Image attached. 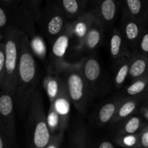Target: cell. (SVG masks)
<instances>
[{
	"mask_svg": "<svg viewBox=\"0 0 148 148\" xmlns=\"http://www.w3.org/2000/svg\"><path fill=\"white\" fill-rule=\"evenodd\" d=\"M24 32L10 27L1 33V40L4 44L6 56V74L4 80L0 85L1 91L15 95L17 74L20 56V45Z\"/></svg>",
	"mask_w": 148,
	"mask_h": 148,
	"instance_id": "cell-3",
	"label": "cell"
},
{
	"mask_svg": "<svg viewBox=\"0 0 148 148\" xmlns=\"http://www.w3.org/2000/svg\"><path fill=\"white\" fill-rule=\"evenodd\" d=\"M128 48L122 33L114 30L109 42L110 54L111 58L116 62L124 57L130 58L132 53L129 51Z\"/></svg>",
	"mask_w": 148,
	"mask_h": 148,
	"instance_id": "cell-17",
	"label": "cell"
},
{
	"mask_svg": "<svg viewBox=\"0 0 148 148\" xmlns=\"http://www.w3.org/2000/svg\"><path fill=\"white\" fill-rule=\"evenodd\" d=\"M62 75L65 80L71 103L78 111L84 114L91 94L82 74L81 62L67 63Z\"/></svg>",
	"mask_w": 148,
	"mask_h": 148,
	"instance_id": "cell-4",
	"label": "cell"
},
{
	"mask_svg": "<svg viewBox=\"0 0 148 148\" xmlns=\"http://www.w3.org/2000/svg\"><path fill=\"white\" fill-rule=\"evenodd\" d=\"M148 95V77L137 79L124 88V96L141 98L144 101Z\"/></svg>",
	"mask_w": 148,
	"mask_h": 148,
	"instance_id": "cell-23",
	"label": "cell"
},
{
	"mask_svg": "<svg viewBox=\"0 0 148 148\" xmlns=\"http://www.w3.org/2000/svg\"><path fill=\"white\" fill-rule=\"evenodd\" d=\"M14 97L9 92L1 91L0 96V127L13 142L15 140Z\"/></svg>",
	"mask_w": 148,
	"mask_h": 148,
	"instance_id": "cell-7",
	"label": "cell"
},
{
	"mask_svg": "<svg viewBox=\"0 0 148 148\" xmlns=\"http://www.w3.org/2000/svg\"><path fill=\"white\" fill-rule=\"evenodd\" d=\"M26 116L29 148H46L52 134L45 113L43 97L38 89L36 90L32 98Z\"/></svg>",
	"mask_w": 148,
	"mask_h": 148,
	"instance_id": "cell-2",
	"label": "cell"
},
{
	"mask_svg": "<svg viewBox=\"0 0 148 148\" xmlns=\"http://www.w3.org/2000/svg\"><path fill=\"white\" fill-rule=\"evenodd\" d=\"M95 18V13L93 10H91L84 12L75 21L72 22L73 27L72 40H75V48L82 43Z\"/></svg>",
	"mask_w": 148,
	"mask_h": 148,
	"instance_id": "cell-14",
	"label": "cell"
},
{
	"mask_svg": "<svg viewBox=\"0 0 148 148\" xmlns=\"http://www.w3.org/2000/svg\"><path fill=\"white\" fill-rule=\"evenodd\" d=\"M139 112L148 122V105L143 103L142 104L140 108V110H139Z\"/></svg>",
	"mask_w": 148,
	"mask_h": 148,
	"instance_id": "cell-32",
	"label": "cell"
},
{
	"mask_svg": "<svg viewBox=\"0 0 148 148\" xmlns=\"http://www.w3.org/2000/svg\"><path fill=\"white\" fill-rule=\"evenodd\" d=\"M103 30L104 26L96 17L82 43L75 48V51L79 53L93 51L102 41Z\"/></svg>",
	"mask_w": 148,
	"mask_h": 148,
	"instance_id": "cell-10",
	"label": "cell"
},
{
	"mask_svg": "<svg viewBox=\"0 0 148 148\" xmlns=\"http://www.w3.org/2000/svg\"><path fill=\"white\" fill-rule=\"evenodd\" d=\"M38 69L29 37L24 32L20 45V56L17 74L14 103L22 119L27 115L32 98L36 91Z\"/></svg>",
	"mask_w": 148,
	"mask_h": 148,
	"instance_id": "cell-1",
	"label": "cell"
},
{
	"mask_svg": "<svg viewBox=\"0 0 148 148\" xmlns=\"http://www.w3.org/2000/svg\"><path fill=\"white\" fill-rule=\"evenodd\" d=\"M82 72L85 81L88 83L91 96L98 86L101 77V67L100 62L94 56L85 58L82 60Z\"/></svg>",
	"mask_w": 148,
	"mask_h": 148,
	"instance_id": "cell-9",
	"label": "cell"
},
{
	"mask_svg": "<svg viewBox=\"0 0 148 148\" xmlns=\"http://www.w3.org/2000/svg\"><path fill=\"white\" fill-rule=\"evenodd\" d=\"M64 137V132L53 134L46 148H61Z\"/></svg>",
	"mask_w": 148,
	"mask_h": 148,
	"instance_id": "cell-29",
	"label": "cell"
},
{
	"mask_svg": "<svg viewBox=\"0 0 148 148\" xmlns=\"http://www.w3.org/2000/svg\"><path fill=\"white\" fill-rule=\"evenodd\" d=\"M47 121L52 135L64 132L68 127L69 117L61 115L52 106H49Z\"/></svg>",
	"mask_w": 148,
	"mask_h": 148,
	"instance_id": "cell-22",
	"label": "cell"
},
{
	"mask_svg": "<svg viewBox=\"0 0 148 148\" xmlns=\"http://www.w3.org/2000/svg\"><path fill=\"white\" fill-rule=\"evenodd\" d=\"M69 143L70 148H90L89 132L82 120L74 122Z\"/></svg>",
	"mask_w": 148,
	"mask_h": 148,
	"instance_id": "cell-15",
	"label": "cell"
},
{
	"mask_svg": "<svg viewBox=\"0 0 148 148\" xmlns=\"http://www.w3.org/2000/svg\"><path fill=\"white\" fill-rule=\"evenodd\" d=\"M72 38L73 27L71 22L66 24L63 31L52 43L49 73L53 75H62L64 69L67 64V62H65L64 58Z\"/></svg>",
	"mask_w": 148,
	"mask_h": 148,
	"instance_id": "cell-5",
	"label": "cell"
},
{
	"mask_svg": "<svg viewBox=\"0 0 148 148\" xmlns=\"http://www.w3.org/2000/svg\"><path fill=\"white\" fill-rule=\"evenodd\" d=\"M124 96L116 97L114 99L104 103L98 110L97 114V123L101 126L112 124L120 103Z\"/></svg>",
	"mask_w": 148,
	"mask_h": 148,
	"instance_id": "cell-20",
	"label": "cell"
},
{
	"mask_svg": "<svg viewBox=\"0 0 148 148\" xmlns=\"http://www.w3.org/2000/svg\"><path fill=\"white\" fill-rule=\"evenodd\" d=\"M114 141L117 145L124 148H139L140 133L136 134H116Z\"/></svg>",
	"mask_w": 148,
	"mask_h": 148,
	"instance_id": "cell-25",
	"label": "cell"
},
{
	"mask_svg": "<svg viewBox=\"0 0 148 148\" xmlns=\"http://www.w3.org/2000/svg\"><path fill=\"white\" fill-rule=\"evenodd\" d=\"M148 124L141 114H134L117 124L116 134H136Z\"/></svg>",
	"mask_w": 148,
	"mask_h": 148,
	"instance_id": "cell-19",
	"label": "cell"
},
{
	"mask_svg": "<svg viewBox=\"0 0 148 148\" xmlns=\"http://www.w3.org/2000/svg\"><path fill=\"white\" fill-rule=\"evenodd\" d=\"M97 148H115L114 144L108 140H103L99 143Z\"/></svg>",
	"mask_w": 148,
	"mask_h": 148,
	"instance_id": "cell-33",
	"label": "cell"
},
{
	"mask_svg": "<svg viewBox=\"0 0 148 148\" xmlns=\"http://www.w3.org/2000/svg\"><path fill=\"white\" fill-rule=\"evenodd\" d=\"M6 74V56L4 44L1 42L0 45V85L3 83Z\"/></svg>",
	"mask_w": 148,
	"mask_h": 148,
	"instance_id": "cell-26",
	"label": "cell"
},
{
	"mask_svg": "<svg viewBox=\"0 0 148 148\" xmlns=\"http://www.w3.org/2000/svg\"><path fill=\"white\" fill-rule=\"evenodd\" d=\"M14 142L7 135L6 132L0 127V148H12Z\"/></svg>",
	"mask_w": 148,
	"mask_h": 148,
	"instance_id": "cell-27",
	"label": "cell"
},
{
	"mask_svg": "<svg viewBox=\"0 0 148 148\" xmlns=\"http://www.w3.org/2000/svg\"><path fill=\"white\" fill-rule=\"evenodd\" d=\"M123 14L146 26L148 24V0H127L123 5Z\"/></svg>",
	"mask_w": 148,
	"mask_h": 148,
	"instance_id": "cell-11",
	"label": "cell"
},
{
	"mask_svg": "<svg viewBox=\"0 0 148 148\" xmlns=\"http://www.w3.org/2000/svg\"><path fill=\"white\" fill-rule=\"evenodd\" d=\"M137 51L143 54L148 56V31L145 32L143 34L141 40H140V44L137 48Z\"/></svg>",
	"mask_w": 148,
	"mask_h": 148,
	"instance_id": "cell-30",
	"label": "cell"
},
{
	"mask_svg": "<svg viewBox=\"0 0 148 148\" xmlns=\"http://www.w3.org/2000/svg\"><path fill=\"white\" fill-rule=\"evenodd\" d=\"M121 26V33L128 47L137 49L143 34L147 31L146 26L132 20L125 14H123Z\"/></svg>",
	"mask_w": 148,
	"mask_h": 148,
	"instance_id": "cell-8",
	"label": "cell"
},
{
	"mask_svg": "<svg viewBox=\"0 0 148 148\" xmlns=\"http://www.w3.org/2000/svg\"><path fill=\"white\" fill-rule=\"evenodd\" d=\"M139 148H148V124L140 132Z\"/></svg>",
	"mask_w": 148,
	"mask_h": 148,
	"instance_id": "cell-31",
	"label": "cell"
},
{
	"mask_svg": "<svg viewBox=\"0 0 148 148\" xmlns=\"http://www.w3.org/2000/svg\"><path fill=\"white\" fill-rule=\"evenodd\" d=\"M39 21L42 25L43 33L52 41L55 40L69 22L62 9L57 5L56 1L49 2L42 12Z\"/></svg>",
	"mask_w": 148,
	"mask_h": 148,
	"instance_id": "cell-6",
	"label": "cell"
},
{
	"mask_svg": "<svg viewBox=\"0 0 148 148\" xmlns=\"http://www.w3.org/2000/svg\"><path fill=\"white\" fill-rule=\"evenodd\" d=\"M56 2L64 12L67 20L72 22L85 12V9L88 4L85 0H62Z\"/></svg>",
	"mask_w": 148,
	"mask_h": 148,
	"instance_id": "cell-21",
	"label": "cell"
},
{
	"mask_svg": "<svg viewBox=\"0 0 148 148\" xmlns=\"http://www.w3.org/2000/svg\"><path fill=\"white\" fill-rule=\"evenodd\" d=\"M130 58L124 57L116 62V66L114 76V82L116 88H121L127 80V77H129Z\"/></svg>",
	"mask_w": 148,
	"mask_h": 148,
	"instance_id": "cell-24",
	"label": "cell"
},
{
	"mask_svg": "<svg viewBox=\"0 0 148 148\" xmlns=\"http://www.w3.org/2000/svg\"><path fill=\"white\" fill-rule=\"evenodd\" d=\"M118 1L114 0H104L98 1L92 9L95 17L104 27H108L114 23L118 12Z\"/></svg>",
	"mask_w": 148,
	"mask_h": 148,
	"instance_id": "cell-13",
	"label": "cell"
},
{
	"mask_svg": "<svg viewBox=\"0 0 148 148\" xmlns=\"http://www.w3.org/2000/svg\"><path fill=\"white\" fill-rule=\"evenodd\" d=\"M8 25L9 17L7 10L6 7L1 4V7L0 8V27H1V33H3L6 29L8 28Z\"/></svg>",
	"mask_w": 148,
	"mask_h": 148,
	"instance_id": "cell-28",
	"label": "cell"
},
{
	"mask_svg": "<svg viewBox=\"0 0 148 148\" xmlns=\"http://www.w3.org/2000/svg\"><path fill=\"white\" fill-rule=\"evenodd\" d=\"M123 99L117 111L116 115L113 121L112 124L117 125L121 121L136 114L137 110H140L143 102L141 98H129L123 95Z\"/></svg>",
	"mask_w": 148,
	"mask_h": 148,
	"instance_id": "cell-18",
	"label": "cell"
},
{
	"mask_svg": "<svg viewBox=\"0 0 148 148\" xmlns=\"http://www.w3.org/2000/svg\"><path fill=\"white\" fill-rule=\"evenodd\" d=\"M43 86L50 103L54 102L61 95L68 93L65 80L62 75L48 73L43 80Z\"/></svg>",
	"mask_w": 148,
	"mask_h": 148,
	"instance_id": "cell-12",
	"label": "cell"
},
{
	"mask_svg": "<svg viewBox=\"0 0 148 148\" xmlns=\"http://www.w3.org/2000/svg\"><path fill=\"white\" fill-rule=\"evenodd\" d=\"M143 104H146V105H148V95L145 97V99H144V101H143ZM143 103H142V104H143Z\"/></svg>",
	"mask_w": 148,
	"mask_h": 148,
	"instance_id": "cell-34",
	"label": "cell"
},
{
	"mask_svg": "<svg viewBox=\"0 0 148 148\" xmlns=\"http://www.w3.org/2000/svg\"><path fill=\"white\" fill-rule=\"evenodd\" d=\"M148 77V56L137 51L132 54L130 58V68L129 77L132 82Z\"/></svg>",
	"mask_w": 148,
	"mask_h": 148,
	"instance_id": "cell-16",
	"label": "cell"
}]
</instances>
